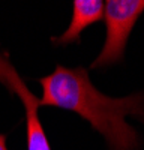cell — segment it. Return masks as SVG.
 Returning <instances> with one entry per match:
<instances>
[{
    "label": "cell",
    "instance_id": "1",
    "mask_svg": "<svg viewBox=\"0 0 144 150\" xmlns=\"http://www.w3.org/2000/svg\"><path fill=\"white\" fill-rule=\"evenodd\" d=\"M39 83L44 92L39 105L72 110L80 114L105 137L110 150H137V132L125 117L138 116L144 119L143 93L122 99L108 98L93 87L86 69H68L60 65Z\"/></svg>",
    "mask_w": 144,
    "mask_h": 150
},
{
    "label": "cell",
    "instance_id": "2",
    "mask_svg": "<svg viewBox=\"0 0 144 150\" xmlns=\"http://www.w3.org/2000/svg\"><path fill=\"white\" fill-rule=\"evenodd\" d=\"M144 11V0H110L104 8L107 39L92 68L114 65L123 57L128 38Z\"/></svg>",
    "mask_w": 144,
    "mask_h": 150
},
{
    "label": "cell",
    "instance_id": "3",
    "mask_svg": "<svg viewBox=\"0 0 144 150\" xmlns=\"http://www.w3.org/2000/svg\"><path fill=\"white\" fill-rule=\"evenodd\" d=\"M0 83H3L8 89L20 96L21 102L26 108V119H27V149L29 150H51L47 141L45 132L41 126L38 117V107L39 101L36 99L32 92L26 87L20 78L17 71L12 65L0 54Z\"/></svg>",
    "mask_w": 144,
    "mask_h": 150
},
{
    "label": "cell",
    "instance_id": "4",
    "mask_svg": "<svg viewBox=\"0 0 144 150\" xmlns=\"http://www.w3.org/2000/svg\"><path fill=\"white\" fill-rule=\"evenodd\" d=\"M72 5H74L72 21L68 30L56 39L59 44H68L77 41L80 38V33L87 26L104 18L105 3L101 0H75Z\"/></svg>",
    "mask_w": 144,
    "mask_h": 150
},
{
    "label": "cell",
    "instance_id": "5",
    "mask_svg": "<svg viewBox=\"0 0 144 150\" xmlns=\"http://www.w3.org/2000/svg\"><path fill=\"white\" fill-rule=\"evenodd\" d=\"M0 150H8L6 147V137L0 134Z\"/></svg>",
    "mask_w": 144,
    "mask_h": 150
}]
</instances>
